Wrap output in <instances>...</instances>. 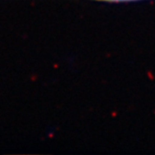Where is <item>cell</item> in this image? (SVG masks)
Listing matches in <instances>:
<instances>
[{"label": "cell", "mask_w": 155, "mask_h": 155, "mask_svg": "<svg viewBox=\"0 0 155 155\" xmlns=\"http://www.w3.org/2000/svg\"><path fill=\"white\" fill-rule=\"evenodd\" d=\"M100 1H107V2H129V1H137V0H100Z\"/></svg>", "instance_id": "obj_1"}]
</instances>
